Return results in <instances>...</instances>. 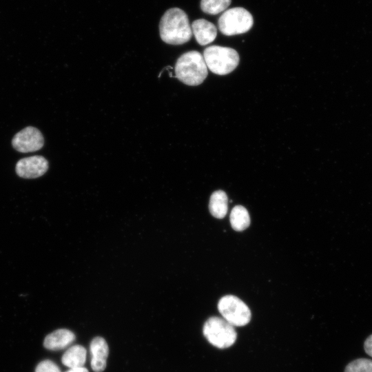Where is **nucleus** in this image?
Instances as JSON below:
<instances>
[{
    "mask_svg": "<svg viewBox=\"0 0 372 372\" xmlns=\"http://www.w3.org/2000/svg\"><path fill=\"white\" fill-rule=\"evenodd\" d=\"M87 351L85 347L76 344L66 350L61 358L62 363L69 367H83L86 360Z\"/></svg>",
    "mask_w": 372,
    "mask_h": 372,
    "instance_id": "obj_12",
    "label": "nucleus"
},
{
    "mask_svg": "<svg viewBox=\"0 0 372 372\" xmlns=\"http://www.w3.org/2000/svg\"><path fill=\"white\" fill-rule=\"evenodd\" d=\"M203 58L207 69L218 75L231 72L239 63V55L233 48L211 45L205 49Z\"/></svg>",
    "mask_w": 372,
    "mask_h": 372,
    "instance_id": "obj_3",
    "label": "nucleus"
},
{
    "mask_svg": "<svg viewBox=\"0 0 372 372\" xmlns=\"http://www.w3.org/2000/svg\"><path fill=\"white\" fill-rule=\"evenodd\" d=\"M91 367L94 372H102L106 367L109 349L105 340L101 337L94 338L90 345Z\"/></svg>",
    "mask_w": 372,
    "mask_h": 372,
    "instance_id": "obj_9",
    "label": "nucleus"
},
{
    "mask_svg": "<svg viewBox=\"0 0 372 372\" xmlns=\"http://www.w3.org/2000/svg\"><path fill=\"white\" fill-rule=\"evenodd\" d=\"M209 209L211 214L217 218H223L228 209V198L223 190L214 192L209 199Z\"/></svg>",
    "mask_w": 372,
    "mask_h": 372,
    "instance_id": "obj_13",
    "label": "nucleus"
},
{
    "mask_svg": "<svg viewBox=\"0 0 372 372\" xmlns=\"http://www.w3.org/2000/svg\"><path fill=\"white\" fill-rule=\"evenodd\" d=\"M75 340V335L65 329H57L48 335L43 342V346L50 350H59L68 347Z\"/></svg>",
    "mask_w": 372,
    "mask_h": 372,
    "instance_id": "obj_11",
    "label": "nucleus"
},
{
    "mask_svg": "<svg viewBox=\"0 0 372 372\" xmlns=\"http://www.w3.org/2000/svg\"><path fill=\"white\" fill-rule=\"evenodd\" d=\"M65 372H88L87 369L85 367L72 368Z\"/></svg>",
    "mask_w": 372,
    "mask_h": 372,
    "instance_id": "obj_19",
    "label": "nucleus"
},
{
    "mask_svg": "<svg viewBox=\"0 0 372 372\" xmlns=\"http://www.w3.org/2000/svg\"><path fill=\"white\" fill-rule=\"evenodd\" d=\"M231 0H201V10L209 14H217L229 6Z\"/></svg>",
    "mask_w": 372,
    "mask_h": 372,
    "instance_id": "obj_15",
    "label": "nucleus"
},
{
    "mask_svg": "<svg viewBox=\"0 0 372 372\" xmlns=\"http://www.w3.org/2000/svg\"><path fill=\"white\" fill-rule=\"evenodd\" d=\"M175 76L187 85H198L207 76V67L203 56L198 51L182 54L175 65Z\"/></svg>",
    "mask_w": 372,
    "mask_h": 372,
    "instance_id": "obj_2",
    "label": "nucleus"
},
{
    "mask_svg": "<svg viewBox=\"0 0 372 372\" xmlns=\"http://www.w3.org/2000/svg\"><path fill=\"white\" fill-rule=\"evenodd\" d=\"M218 309L223 318L234 327L245 326L251 318L248 306L233 295L222 297L218 301Z\"/></svg>",
    "mask_w": 372,
    "mask_h": 372,
    "instance_id": "obj_6",
    "label": "nucleus"
},
{
    "mask_svg": "<svg viewBox=\"0 0 372 372\" xmlns=\"http://www.w3.org/2000/svg\"><path fill=\"white\" fill-rule=\"evenodd\" d=\"M231 227L237 231L247 229L250 225V216L247 209L242 205L235 206L229 216Z\"/></svg>",
    "mask_w": 372,
    "mask_h": 372,
    "instance_id": "obj_14",
    "label": "nucleus"
},
{
    "mask_svg": "<svg viewBox=\"0 0 372 372\" xmlns=\"http://www.w3.org/2000/svg\"><path fill=\"white\" fill-rule=\"evenodd\" d=\"M192 34L197 43L200 45H206L215 40L217 30L215 25L205 19L195 20L191 25Z\"/></svg>",
    "mask_w": 372,
    "mask_h": 372,
    "instance_id": "obj_10",
    "label": "nucleus"
},
{
    "mask_svg": "<svg viewBox=\"0 0 372 372\" xmlns=\"http://www.w3.org/2000/svg\"><path fill=\"white\" fill-rule=\"evenodd\" d=\"M364 349L365 352L372 357V334L370 335L364 341Z\"/></svg>",
    "mask_w": 372,
    "mask_h": 372,
    "instance_id": "obj_18",
    "label": "nucleus"
},
{
    "mask_svg": "<svg viewBox=\"0 0 372 372\" xmlns=\"http://www.w3.org/2000/svg\"><path fill=\"white\" fill-rule=\"evenodd\" d=\"M159 32L161 39L171 45L185 43L192 36L187 15L178 8H170L165 12L160 21Z\"/></svg>",
    "mask_w": 372,
    "mask_h": 372,
    "instance_id": "obj_1",
    "label": "nucleus"
},
{
    "mask_svg": "<svg viewBox=\"0 0 372 372\" xmlns=\"http://www.w3.org/2000/svg\"><path fill=\"white\" fill-rule=\"evenodd\" d=\"M203 335L210 344L218 349L232 346L237 338L234 327L218 316H212L205 322Z\"/></svg>",
    "mask_w": 372,
    "mask_h": 372,
    "instance_id": "obj_4",
    "label": "nucleus"
},
{
    "mask_svg": "<svg viewBox=\"0 0 372 372\" xmlns=\"http://www.w3.org/2000/svg\"><path fill=\"white\" fill-rule=\"evenodd\" d=\"M218 28L222 34L232 36L248 32L254 23L249 12L241 7L226 10L218 19Z\"/></svg>",
    "mask_w": 372,
    "mask_h": 372,
    "instance_id": "obj_5",
    "label": "nucleus"
},
{
    "mask_svg": "<svg viewBox=\"0 0 372 372\" xmlns=\"http://www.w3.org/2000/svg\"><path fill=\"white\" fill-rule=\"evenodd\" d=\"M35 372H61L59 367L52 360H45L39 363Z\"/></svg>",
    "mask_w": 372,
    "mask_h": 372,
    "instance_id": "obj_17",
    "label": "nucleus"
},
{
    "mask_svg": "<svg viewBox=\"0 0 372 372\" xmlns=\"http://www.w3.org/2000/svg\"><path fill=\"white\" fill-rule=\"evenodd\" d=\"M344 372H372V360L358 358L349 363Z\"/></svg>",
    "mask_w": 372,
    "mask_h": 372,
    "instance_id": "obj_16",
    "label": "nucleus"
},
{
    "mask_svg": "<svg viewBox=\"0 0 372 372\" xmlns=\"http://www.w3.org/2000/svg\"><path fill=\"white\" fill-rule=\"evenodd\" d=\"M48 169V161L41 156H33L19 160L16 165V173L23 178H36Z\"/></svg>",
    "mask_w": 372,
    "mask_h": 372,
    "instance_id": "obj_8",
    "label": "nucleus"
},
{
    "mask_svg": "<svg viewBox=\"0 0 372 372\" xmlns=\"http://www.w3.org/2000/svg\"><path fill=\"white\" fill-rule=\"evenodd\" d=\"M44 144L41 132L36 127L29 126L17 133L12 138L13 147L19 152L27 153L40 149Z\"/></svg>",
    "mask_w": 372,
    "mask_h": 372,
    "instance_id": "obj_7",
    "label": "nucleus"
}]
</instances>
